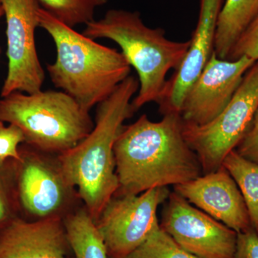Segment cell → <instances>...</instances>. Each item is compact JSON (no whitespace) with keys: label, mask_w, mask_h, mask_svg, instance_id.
<instances>
[{"label":"cell","mask_w":258,"mask_h":258,"mask_svg":"<svg viewBox=\"0 0 258 258\" xmlns=\"http://www.w3.org/2000/svg\"><path fill=\"white\" fill-rule=\"evenodd\" d=\"M114 156L117 196L175 186L203 174L198 155L185 140L180 113H167L158 122L143 114L123 125L115 141Z\"/></svg>","instance_id":"1"},{"label":"cell","mask_w":258,"mask_h":258,"mask_svg":"<svg viewBox=\"0 0 258 258\" xmlns=\"http://www.w3.org/2000/svg\"><path fill=\"white\" fill-rule=\"evenodd\" d=\"M139 89V79L130 75L98 105L94 127L87 137L57 157L66 182L77 189L95 222L118 189L114 145L125 120L135 113L132 102Z\"/></svg>","instance_id":"2"},{"label":"cell","mask_w":258,"mask_h":258,"mask_svg":"<svg viewBox=\"0 0 258 258\" xmlns=\"http://www.w3.org/2000/svg\"><path fill=\"white\" fill-rule=\"evenodd\" d=\"M38 20L55 45L56 60L47 64L51 81L85 111L105 101L130 76L132 67L121 52L79 33L42 8Z\"/></svg>","instance_id":"3"},{"label":"cell","mask_w":258,"mask_h":258,"mask_svg":"<svg viewBox=\"0 0 258 258\" xmlns=\"http://www.w3.org/2000/svg\"><path fill=\"white\" fill-rule=\"evenodd\" d=\"M83 35L115 42L139 76L138 93L132 102L134 112L152 102L160 103L166 86V75L179 69L190 45V40L173 41L163 29L144 24L139 12L112 9L104 17L86 25Z\"/></svg>","instance_id":"4"},{"label":"cell","mask_w":258,"mask_h":258,"mask_svg":"<svg viewBox=\"0 0 258 258\" xmlns=\"http://www.w3.org/2000/svg\"><path fill=\"white\" fill-rule=\"evenodd\" d=\"M0 121L17 125L25 143L44 152H66L90 134L94 122L63 91L14 92L0 99Z\"/></svg>","instance_id":"5"},{"label":"cell","mask_w":258,"mask_h":258,"mask_svg":"<svg viewBox=\"0 0 258 258\" xmlns=\"http://www.w3.org/2000/svg\"><path fill=\"white\" fill-rule=\"evenodd\" d=\"M258 108V60L244 74L231 101L205 125L183 121L185 140L199 158L203 174L220 169L229 152L244 137Z\"/></svg>","instance_id":"6"},{"label":"cell","mask_w":258,"mask_h":258,"mask_svg":"<svg viewBox=\"0 0 258 258\" xmlns=\"http://www.w3.org/2000/svg\"><path fill=\"white\" fill-rule=\"evenodd\" d=\"M170 193L162 186L109 200L96 222L109 258L124 257L145 242L159 227L157 210Z\"/></svg>","instance_id":"7"},{"label":"cell","mask_w":258,"mask_h":258,"mask_svg":"<svg viewBox=\"0 0 258 258\" xmlns=\"http://www.w3.org/2000/svg\"><path fill=\"white\" fill-rule=\"evenodd\" d=\"M0 3L6 18L8 59L1 98L14 92H39L45 81L35 43L40 5L37 0H0Z\"/></svg>","instance_id":"8"},{"label":"cell","mask_w":258,"mask_h":258,"mask_svg":"<svg viewBox=\"0 0 258 258\" xmlns=\"http://www.w3.org/2000/svg\"><path fill=\"white\" fill-rule=\"evenodd\" d=\"M159 225L185 252L198 258H233L237 232L175 191L163 204Z\"/></svg>","instance_id":"9"},{"label":"cell","mask_w":258,"mask_h":258,"mask_svg":"<svg viewBox=\"0 0 258 258\" xmlns=\"http://www.w3.org/2000/svg\"><path fill=\"white\" fill-rule=\"evenodd\" d=\"M28 146L20 147V160H12L19 208L40 219L60 217L73 188L58 164L54 166Z\"/></svg>","instance_id":"10"},{"label":"cell","mask_w":258,"mask_h":258,"mask_svg":"<svg viewBox=\"0 0 258 258\" xmlns=\"http://www.w3.org/2000/svg\"><path fill=\"white\" fill-rule=\"evenodd\" d=\"M254 62L247 57L236 60H222L212 52L208 63L185 95L180 111L183 121L205 125L217 118Z\"/></svg>","instance_id":"11"},{"label":"cell","mask_w":258,"mask_h":258,"mask_svg":"<svg viewBox=\"0 0 258 258\" xmlns=\"http://www.w3.org/2000/svg\"><path fill=\"white\" fill-rule=\"evenodd\" d=\"M174 191L237 233L252 227L243 197L223 166L213 172L175 185Z\"/></svg>","instance_id":"12"},{"label":"cell","mask_w":258,"mask_h":258,"mask_svg":"<svg viewBox=\"0 0 258 258\" xmlns=\"http://www.w3.org/2000/svg\"><path fill=\"white\" fill-rule=\"evenodd\" d=\"M224 0H200L198 25L182 63L167 80L159 103L163 115L180 113L185 95L208 63L215 48L217 19Z\"/></svg>","instance_id":"13"},{"label":"cell","mask_w":258,"mask_h":258,"mask_svg":"<svg viewBox=\"0 0 258 258\" xmlns=\"http://www.w3.org/2000/svg\"><path fill=\"white\" fill-rule=\"evenodd\" d=\"M60 217L28 222L16 217L0 230V258H69Z\"/></svg>","instance_id":"14"},{"label":"cell","mask_w":258,"mask_h":258,"mask_svg":"<svg viewBox=\"0 0 258 258\" xmlns=\"http://www.w3.org/2000/svg\"><path fill=\"white\" fill-rule=\"evenodd\" d=\"M258 14V0H225L217 19L215 48L217 57L227 60L241 35Z\"/></svg>","instance_id":"15"},{"label":"cell","mask_w":258,"mask_h":258,"mask_svg":"<svg viewBox=\"0 0 258 258\" xmlns=\"http://www.w3.org/2000/svg\"><path fill=\"white\" fill-rule=\"evenodd\" d=\"M64 225L74 258H109L96 222L86 209L69 215Z\"/></svg>","instance_id":"16"},{"label":"cell","mask_w":258,"mask_h":258,"mask_svg":"<svg viewBox=\"0 0 258 258\" xmlns=\"http://www.w3.org/2000/svg\"><path fill=\"white\" fill-rule=\"evenodd\" d=\"M222 166L238 186L248 210L252 227L258 234V164L242 157L234 149L226 156Z\"/></svg>","instance_id":"17"},{"label":"cell","mask_w":258,"mask_h":258,"mask_svg":"<svg viewBox=\"0 0 258 258\" xmlns=\"http://www.w3.org/2000/svg\"><path fill=\"white\" fill-rule=\"evenodd\" d=\"M40 8L61 23L74 28L94 20L95 11L108 0H37Z\"/></svg>","instance_id":"18"},{"label":"cell","mask_w":258,"mask_h":258,"mask_svg":"<svg viewBox=\"0 0 258 258\" xmlns=\"http://www.w3.org/2000/svg\"><path fill=\"white\" fill-rule=\"evenodd\" d=\"M120 258L198 257L185 252L159 225L145 242L130 253Z\"/></svg>","instance_id":"19"},{"label":"cell","mask_w":258,"mask_h":258,"mask_svg":"<svg viewBox=\"0 0 258 258\" xmlns=\"http://www.w3.org/2000/svg\"><path fill=\"white\" fill-rule=\"evenodd\" d=\"M19 209L12 160L0 166V230L18 217Z\"/></svg>","instance_id":"20"},{"label":"cell","mask_w":258,"mask_h":258,"mask_svg":"<svg viewBox=\"0 0 258 258\" xmlns=\"http://www.w3.org/2000/svg\"><path fill=\"white\" fill-rule=\"evenodd\" d=\"M25 143V137L21 129L17 125H5L0 121V166L8 161L21 159L20 145Z\"/></svg>","instance_id":"21"},{"label":"cell","mask_w":258,"mask_h":258,"mask_svg":"<svg viewBox=\"0 0 258 258\" xmlns=\"http://www.w3.org/2000/svg\"><path fill=\"white\" fill-rule=\"evenodd\" d=\"M242 57L258 60V14L236 42L227 60H236Z\"/></svg>","instance_id":"22"},{"label":"cell","mask_w":258,"mask_h":258,"mask_svg":"<svg viewBox=\"0 0 258 258\" xmlns=\"http://www.w3.org/2000/svg\"><path fill=\"white\" fill-rule=\"evenodd\" d=\"M235 150L242 157L258 164V108Z\"/></svg>","instance_id":"23"},{"label":"cell","mask_w":258,"mask_h":258,"mask_svg":"<svg viewBox=\"0 0 258 258\" xmlns=\"http://www.w3.org/2000/svg\"><path fill=\"white\" fill-rule=\"evenodd\" d=\"M233 258H258V234L252 227L237 233Z\"/></svg>","instance_id":"24"},{"label":"cell","mask_w":258,"mask_h":258,"mask_svg":"<svg viewBox=\"0 0 258 258\" xmlns=\"http://www.w3.org/2000/svg\"><path fill=\"white\" fill-rule=\"evenodd\" d=\"M4 15V11H3V7H2L1 3H0V18Z\"/></svg>","instance_id":"25"}]
</instances>
